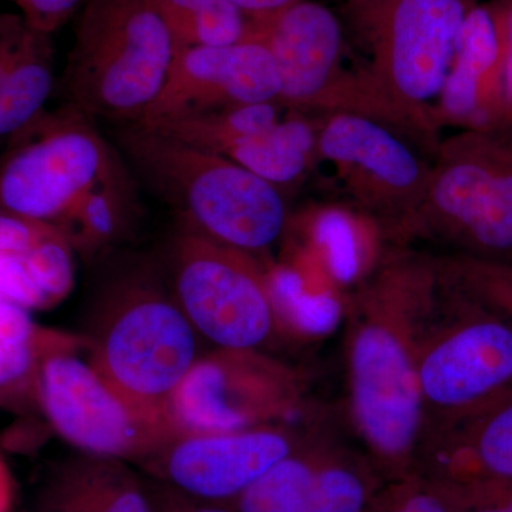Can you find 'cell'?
Listing matches in <instances>:
<instances>
[{
  "instance_id": "1f68e13d",
  "label": "cell",
  "mask_w": 512,
  "mask_h": 512,
  "mask_svg": "<svg viewBox=\"0 0 512 512\" xmlns=\"http://www.w3.org/2000/svg\"><path fill=\"white\" fill-rule=\"evenodd\" d=\"M36 32L52 35L82 5L83 0H10Z\"/></svg>"
},
{
  "instance_id": "9c48e42d",
  "label": "cell",
  "mask_w": 512,
  "mask_h": 512,
  "mask_svg": "<svg viewBox=\"0 0 512 512\" xmlns=\"http://www.w3.org/2000/svg\"><path fill=\"white\" fill-rule=\"evenodd\" d=\"M466 0H392L376 30L377 92L404 113L437 100L453 64Z\"/></svg>"
},
{
  "instance_id": "ac0fdd59",
  "label": "cell",
  "mask_w": 512,
  "mask_h": 512,
  "mask_svg": "<svg viewBox=\"0 0 512 512\" xmlns=\"http://www.w3.org/2000/svg\"><path fill=\"white\" fill-rule=\"evenodd\" d=\"M49 512H156L126 461L86 454L57 470L46 491Z\"/></svg>"
},
{
  "instance_id": "4fadbf2b",
  "label": "cell",
  "mask_w": 512,
  "mask_h": 512,
  "mask_svg": "<svg viewBox=\"0 0 512 512\" xmlns=\"http://www.w3.org/2000/svg\"><path fill=\"white\" fill-rule=\"evenodd\" d=\"M318 151L363 205L390 215H416L431 174L386 124L365 113L333 114L320 130Z\"/></svg>"
},
{
  "instance_id": "4316f807",
  "label": "cell",
  "mask_w": 512,
  "mask_h": 512,
  "mask_svg": "<svg viewBox=\"0 0 512 512\" xmlns=\"http://www.w3.org/2000/svg\"><path fill=\"white\" fill-rule=\"evenodd\" d=\"M456 274L461 295L512 323V264L464 258Z\"/></svg>"
},
{
  "instance_id": "74e56055",
  "label": "cell",
  "mask_w": 512,
  "mask_h": 512,
  "mask_svg": "<svg viewBox=\"0 0 512 512\" xmlns=\"http://www.w3.org/2000/svg\"><path fill=\"white\" fill-rule=\"evenodd\" d=\"M229 2L234 3L252 23H259L274 18L301 0H229Z\"/></svg>"
},
{
  "instance_id": "60d3db41",
  "label": "cell",
  "mask_w": 512,
  "mask_h": 512,
  "mask_svg": "<svg viewBox=\"0 0 512 512\" xmlns=\"http://www.w3.org/2000/svg\"><path fill=\"white\" fill-rule=\"evenodd\" d=\"M390 2H392V0H352L353 6H355L363 16L372 18L373 22H375L379 13L386 8L387 3Z\"/></svg>"
},
{
  "instance_id": "6da1fadb",
  "label": "cell",
  "mask_w": 512,
  "mask_h": 512,
  "mask_svg": "<svg viewBox=\"0 0 512 512\" xmlns=\"http://www.w3.org/2000/svg\"><path fill=\"white\" fill-rule=\"evenodd\" d=\"M426 282L387 275L363 293L350 326V412L367 448L390 468L406 467L426 441L417 375L420 338L431 312Z\"/></svg>"
},
{
  "instance_id": "8d00e7d4",
  "label": "cell",
  "mask_w": 512,
  "mask_h": 512,
  "mask_svg": "<svg viewBox=\"0 0 512 512\" xmlns=\"http://www.w3.org/2000/svg\"><path fill=\"white\" fill-rule=\"evenodd\" d=\"M503 60L500 77V119L512 120V8L501 16Z\"/></svg>"
},
{
  "instance_id": "cb8c5ba5",
  "label": "cell",
  "mask_w": 512,
  "mask_h": 512,
  "mask_svg": "<svg viewBox=\"0 0 512 512\" xmlns=\"http://www.w3.org/2000/svg\"><path fill=\"white\" fill-rule=\"evenodd\" d=\"M369 487L362 471L342 458L319 460L309 512H365Z\"/></svg>"
},
{
  "instance_id": "f546056e",
  "label": "cell",
  "mask_w": 512,
  "mask_h": 512,
  "mask_svg": "<svg viewBox=\"0 0 512 512\" xmlns=\"http://www.w3.org/2000/svg\"><path fill=\"white\" fill-rule=\"evenodd\" d=\"M0 299L16 303L28 311L49 308L19 255L0 254Z\"/></svg>"
},
{
  "instance_id": "44dd1931",
  "label": "cell",
  "mask_w": 512,
  "mask_h": 512,
  "mask_svg": "<svg viewBox=\"0 0 512 512\" xmlns=\"http://www.w3.org/2000/svg\"><path fill=\"white\" fill-rule=\"evenodd\" d=\"M278 121V103H256L184 117L148 128L190 146L222 154L237 141L265 133Z\"/></svg>"
},
{
  "instance_id": "e575fe53",
  "label": "cell",
  "mask_w": 512,
  "mask_h": 512,
  "mask_svg": "<svg viewBox=\"0 0 512 512\" xmlns=\"http://www.w3.org/2000/svg\"><path fill=\"white\" fill-rule=\"evenodd\" d=\"M32 30L22 16L15 13H0V77L8 72L22 55Z\"/></svg>"
},
{
  "instance_id": "83f0119b",
  "label": "cell",
  "mask_w": 512,
  "mask_h": 512,
  "mask_svg": "<svg viewBox=\"0 0 512 512\" xmlns=\"http://www.w3.org/2000/svg\"><path fill=\"white\" fill-rule=\"evenodd\" d=\"M251 32V20L234 3L229 0H210L192 20L180 49L237 45L251 39Z\"/></svg>"
},
{
  "instance_id": "8992f818",
  "label": "cell",
  "mask_w": 512,
  "mask_h": 512,
  "mask_svg": "<svg viewBox=\"0 0 512 512\" xmlns=\"http://www.w3.org/2000/svg\"><path fill=\"white\" fill-rule=\"evenodd\" d=\"M76 352H53L37 377V402L67 443L86 454L147 463L184 434L170 413L128 399Z\"/></svg>"
},
{
  "instance_id": "d4e9b609",
  "label": "cell",
  "mask_w": 512,
  "mask_h": 512,
  "mask_svg": "<svg viewBox=\"0 0 512 512\" xmlns=\"http://www.w3.org/2000/svg\"><path fill=\"white\" fill-rule=\"evenodd\" d=\"M123 173L116 174L87 192L74 208L66 222L79 228L80 241L84 247H100L113 238L119 228L123 211L124 192H127Z\"/></svg>"
},
{
  "instance_id": "5b68a950",
  "label": "cell",
  "mask_w": 512,
  "mask_h": 512,
  "mask_svg": "<svg viewBox=\"0 0 512 512\" xmlns=\"http://www.w3.org/2000/svg\"><path fill=\"white\" fill-rule=\"evenodd\" d=\"M0 165V207L47 224L66 222L87 192L120 173L92 119L72 104L39 116Z\"/></svg>"
},
{
  "instance_id": "5bb4252c",
  "label": "cell",
  "mask_w": 512,
  "mask_h": 512,
  "mask_svg": "<svg viewBox=\"0 0 512 512\" xmlns=\"http://www.w3.org/2000/svg\"><path fill=\"white\" fill-rule=\"evenodd\" d=\"M251 39L261 40L274 57L279 101L309 106L328 96L343 49L342 25L328 6L301 0L274 18L252 23Z\"/></svg>"
},
{
  "instance_id": "8fae6325",
  "label": "cell",
  "mask_w": 512,
  "mask_h": 512,
  "mask_svg": "<svg viewBox=\"0 0 512 512\" xmlns=\"http://www.w3.org/2000/svg\"><path fill=\"white\" fill-rule=\"evenodd\" d=\"M279 99L278 69L261 40L225 47H185L175 50L163 89L137 124L154 127L245 104L278 103Z\"/></svg>"
},
{
  "instance_id": "7c38bea8",
  "label": "cell",
  "mask_w": 512,
  "mask_h": 512,
  "mask_svg": "<svg viewBox=\"0 0 512 512\" xmlns=\"http://www.w3.org/2000/svg\"><path fill=\"white\" fill-rule=\"evenodd\" d=\"M296 450L291 434L272 426L222 433H185L150 458L148 470L175 493L224 504Z\"/></svg>"
},
{
  "instance_id": "9a60e30c",
  "label": "cell",
  "mask_w": 512,
  "mask_h": 512,
  "mask_svg": "<svg viewBox=\"0 0 512 512\" xmlns=\"http://www.w3.org/2000/svg\"><path fill=\"white\" fill-rule=\"evenodd\" d=\"M511 143L487 130L468 134L448 148L416 212L417 221L461 248L483 210Z\"/></svg>"
},
{
  "instance_id": "d590c367",
  "label": "cell",
  "mask_w": 512,
  "mask_h": 512,
  "mask_svg": "<svg viewBox=\"0 0 512 512\" xmlns=\"http://www.w3.org/2000/svg\"><path fill=\"white\" fill-rule=\"evenodd\" d=\"M387 512H457L453 498L427 488L413 487L402 491Z\"/></svg>"
},
{
  "instance_id": "e0dca14e",
  "label": "cell",
  "mask_w": 512,
  "mask_h": 512,
  "mask_svg": "<svg viewBox=\"0 0 512 512\" xmlns=\"http://www.w3.org/2000/svg\"><path fill=\"white\" fill-rule=\"evenodd\" d=\"M436 454L456 488L512 483V392L436 427Z\"/></svg>"
},
{
  "instance_id": "484cf974",
  "label": "cell",
  "mask_w": 512,
  "mask_h": 512,
  "mask_svg": "<svg viewBox=\"0 0 512 512\" xmlns=\"http://www.w3.org/2000/svg\"><path fill=\"white\" fill-rule=\"evenodd\" d=\"M30 278L45 296L47 305L63 301L74 285V268L69 238L62 229L40 241L22 255Z\"/></svg>"
},
{
  "instance_id": "ffe728a7",
  "label": "cell",
  "mask_w": 512,
  "mask_h": 512,
  "mask_svg": "<svg viewBox=\"0 0 512 512\" xmlns=\"http://www.w3.org/2000/svg\"><path fill=\"white\" fill-rule=\"evenodd\" d=\"M52 89L50 35L32 30L22 55L0 77V138L18 134L36 120Z\"/></svg>"
},
{
  "instance_id": "d6986e66",
  "label": "cell",
  "mask_w": 512,
  "mask_h": 512,
  "mask_svg": "<svg viewBox=\"0 0 512 512\" xmlns=\"http://www.w3.org/2000/svg\"><path fill=\"white\" fill-rule=\"evenodd\" d=\"M316 151L318 134L311 124L301 119H288L279 120L265 133L237 141L221 156L279 188V185L299 180Z\"/></svg>"
},
{
  "instance_id": "f1b7e54d",
  "label": "cell",
  "mask_w": 512,
  "mask_h": 512,
  "mask_svg": "<svg viewBox=\"0 0 512 512\" xmlns=\"http://www.w3.org/2000/svg\"><path fill=\"white\" fill-rule=\"evenodd\" d=\"M318 237L328 247L335 274L342 279L352 278L357 262L355 241L348 220L339 212H328L320 218Z\"/></svg>"
},
{
  "instance_id": "ba28073f",
  "label": "cell",
  "mask_w": 512,
  "mask_h": 512,
  "mask_svg": "<svg viewBox=\"0 0 512 512\" xmlns=\"http://www.w3.org/2000/svg\"><path fill=\"white\" fill-rule=\"evenodd\" d=\"M170 272L175 301L217 349L256 350L271 336L278 316L268 281L247 252L188 227L175 241Z\"/></svg>"
},
{
  "instance_id": "52a82bcc",
  "label": "cell",
  "mask_w": 512,
  "mask_h": 512,
  "mask_svg": "<svg viewBox=\"0 0 512 512\" xmlns=\"http://www.w3.org/2000/svg\"><path fill=\"white\" fill-rule=\"evenodd\" d=\"M454 296L447 315L434 318L433 309L420 338L417 375L427 427L512 392V323L460 293Z\"/></svg>"
},
{
  "instance_id": "7a4b0ae2",
  "label": "cell",
  "mask_w": 512,
  "mask_h": 512,
  "mask_svg": "<svg viewBox=\"0 0 512 512\" xmlns=\"http://www.w3.org/2000/svg\"><path fill=\"white\" fill-rule=\"evenodd\" d=\"M116 140L138 177L204 237L251 254L284 232L279 188L242 165L137 123L124 124Z\"/></svg>"
},
{
  "instance_id": "4dcf8cb0",
  "label": "cell",
  "mask_w": 512,
  "mask_h": 512,
  "mask_svg": "<svg viewBox=\"0 0 512 512\" xmlns=\"http://www.w3.org/2000/svg\"><path fill=\"white\" fill-rule=\"evenodd\" d=\"M57 229L55 224L3 212L0 214V254L25 255Z\"/></svg>"
},
{
  "instance_id": "30bf717a",
  "label": "cell",
  "mask_w": 512,
  "mask_h": 512,
  "mask_svg": "<svg viewBox=\"0 0 512 512\" xmlns=\"http://www.w3.org/2000/svg\"><path fill=\"white\" fill-rule=\"evenodd\" d=\"M292 377L256 350L217 349L200 356L171 397L183 433H222L266 426L286 412Z\"/></svg>"
},
{
  "instance_id": "277c9868",
  "label": "cell",
  "mask_w": 512,
  "mask_h": 512,
  "mask_svg": "<svg viewBox=\"0 0 512 512\" xmlns=\"http://www.w3.org/2000/svg\"><path fill=\"white\" fill-rule=\"evenodd\" d=\"M198 336L158 275L136 271L101 303L90 363L128 399L170 413L171 397L200 357Z\"/></svg>"
},
{
  "instance_id": "603a6c76",
  "label": "cell",
  "mask_w": 512,
  "mask_h": 512,
  "mask_svg": "<svg viewBox=\"0 0 512 512\" xmlns=\"http://www.w3.org/2000/svg\"><path fill=\"white\" fill-rule=\"evenodd\" d=\"M84 342L67 333L37 328L28 335L0 339V397L35 394L40 366L47 356L63 349H79Z\"/></svg>"
},
{
  "instance_id": "ab89813d",
  "label": "cell",
  "mask_w": 512,
  "mask_h": 512,
  "mask_svg": "<svg viewBox=\"0 0 512 512\" xmlns=\"http://www.w3.org/2000/svg\"><path fill=\"white\" fill-rule=\"evenodd\" d=\"M13 480L8 466L0 457V512H9L13 503Z\"/></svg>"
},
{
  "instance_id": "f35d334b",
  "label": "cell",
  "mask_w": 512,
  "mask_h": 512,
  "mask_svg": "<svg viewBox=\"0 0 512 512\" xmlns=\"http://www.w3.org/2000/svg\"><path fill=\"white\" fill-rule=\"evenodd\" d=\"M185 498H187L185 503H175L174 507L167 508L164 512H237L235 508H228L225 504L204 503V501Z\"/></svg>"
},
{
  "instance_id": "3957f363",
  "label": "cell",
  "mask_w": 512,
  "mask_h": 512,
  "mask_svg": "<svg viewBox=\"0 0 512 512\" xmlns=\"http://www.w3.org/2000/svg\"><path fill=\"white\" fill-rule=\"evenodd\" d=\"M174 53L148 0H86L64 70L69 104L90 119L137 123L163 89Z\"/></svg>"
},
{
  "instance_id": "7402d4cb",
  "label": "cell",
  "mask_w": 512,
  "mask_h": 512,
  "mask_svg": "<svg viewBox=\"0 0 512 512\" xmlns=\"http://www.w3.org/2000/svg\"><path fill=\"white\" fill-rule=\"evenodd\" d=\"M318 457L293 451L235 500L237 512H309Z\"/></svg>"
},
{
  "instance_id": "836d02e7",
  "label": "cell",
  "mask_w": 512,
  "mask_h": 512,
  "mask_svg": "<svg viewBox=\"0 0 512 512\" xmlns=\"http://www.w3.org/2000/svg\"><path fill=\"white\" fill-rule=\"evenodd\" d=\"M173 36L175 50L183 46L192 20L210 0H148Z\"/></svg>"
},
{
  "instance_id": "d6a6232c",
  "label": "cell",
  "mask_w": 512,
  "mask_h": 512,
  "mask_svg": "<svg viewBox=\"0 0 512 512\" xmlns=\"http://www.w3.org/2000/svg\"><path fill=\"white\" fill-rule=\"evenodd\" d=\"M457 490V512H512V483L477 485Z\"/></svg>"
},
{
  "instance_id": "2e32d148",
  "label": "cell",
  "mask_w": 512,
  "mask_h": 512,
  "mask_svg": "<svg viewBox=\"0 0 512 512\" xmlns=\"http://www.w3.org/2000/svg\"><path fill=\"white\" fill-rule=\"evenodd\" d=\"M501 60V16L483 6L468 9L439 97L441 114L477 130H487L500 119Z\"/></svg>"
}]
</instances>
